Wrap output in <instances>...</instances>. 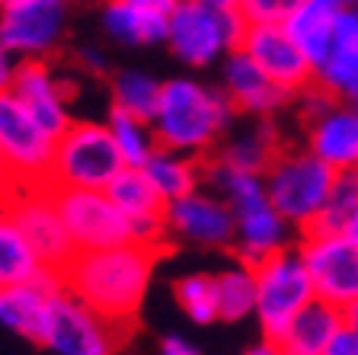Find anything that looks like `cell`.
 <instances>
[{"label":"cell","mask_w":358,"mask_h":355,"mask_svg":"<svg viewBox=\"0 0 358 355\" xmlns=\"http://www.w3.org/2000/svg\"><path fill=\"white\" fill-rule=\"evenodd\" d=\"M157 256H160L157 246L138 244V240L77 250L74 259L61 269V281L80 301H87L99 317L128 333L150 288Z\"/></svg>","instance_id":"1"},{"label":"cell","mask_w":358,"mask_h":355,"mask_svg":"<svg viewBox=\"0 0 358 355\" xmlns=\"http://www.w3.org/2000/svg\"><path fill=\"white\" fill-rule=\"evenodd\" d=\"M234 109L237 106L224 93V87H208L192 77H173L164 81L160 106L150 125L160 148L201 157L221 141V134H227Z\"/></svg>","instance_id":"2"},{"label":"cell","mask_w":358,"mask_h":355,"mask_svg":"<svg viewBox=\"0 0 358 355\" xmlns=\"http://www.w3.org/2000/svg\"><path fill=\"white\" fill-rule=\"evenodd\" d=\"M246 20L240 10L215 7L205 0H179L170 13L166 45L173 58L186 67H211L224 61L243 39Z\"/></svg>","instance_id":"3"},{"label":"cell","mask_w":358,"mask_h":355,"mask_svg":"<svg viewBox=\"0 0 358 355\" xmlns=\"http://www.w3.org/2000/svg\"><path fill=\"white\" fill-rule=\"evenodd\" d=\"M333 176V167L323 163L317 154H310L307 148L278 151L275 160L268 163V170L262 173L268 202L298 230H307L317 221V215L329 199Z\"/></svg>","instance_id":"4"},{"label":"cell","mask_w":358,"mask_h":355,"mask_svg":"<svg viewBox=\"0 0 358 355\" xmlns=\"http://www.w3.org/2000/svg\"><path fill=\"white\" fill-rule=\"evenodd\" d=\"M253 275H256V311H253L256 323H259L262 336L278 346V340L294 320V314L307 301L317 298L310 272H307L298 246H285V250H275L266 259L253 263Z\"/></svg>","instance_id":"5"},{"label":"cell","mask_w":358,"mask_h":355,"mask_svg":"<svg viewBox=\"0 0 358 355\" xmlns=\"http://www.w3.org/2000/svg\"><path fill=\"white\" fill-rule=\"evenodd\" d=\"M122 167H125V157L106 122H71L55 144L48 186L106 189Z\"/></svg>","instance_id":"6"},{"label":"cell","mask_w":358,"mask_h":355,"mask_svg":"<svg viewBox=\"0 0 358 355\" xmlns=\"http://www.w3.org/2000/svg\"><path fill=\"white\" fill-rule=\"evenodd\" d=\"M58 138L36 122L13 90H0V151L7 163V179L16 189L48 186Z\"/></svg>","instance_id":"7"},{"label":"cell","mask_w":358,"mask_h":355,"mask_svg":"<svg viewBox=\"0 0 358 355\" xmlns=\"http://www.w3.org/2000/svg\"><path fill=\"white\" fill-rule=\"evenodd\" d=\"M125 333L99 317L87 301L64 288L61 281L48 298V314L38 336V346L55 355H109L122 346Z\"/></svg>","instance_id":"8"},{"label":"cell","mask_w":358,"mask_h":355,"mask_svg":"<svg viewBox=\"0 0 358 355\" xmlns=\"http://www.w3.org/2000/svg\"><path fill=\"white\" fill-rule=\"evenodd\" d=\"M298 253L317 298L345 307L358 298V240L345 230H301Z\"/></svg>","instance_id":"9"},{"label":"cell","mask_w":358,"mask_h":355,"mask_svg":"<svg viewBox=\"0 0 358 355\" xmlns=\"http://www.w3.org/2000/svg\"><path fill=\"white\" fill-rule=\"evenodd\" d=\"M55 205L74 237L77 250H96L131 240V221L106 189H74V186H52Z\"/></svg>","instance_id":"10"},{"label":"cell","mask_w":358,"mask_h":355,"mask_svg":"<svg viewBox=\"0 0 358 355\" xmlns=\"http://www.w3.org/2000/svg\"><path fill=\"white\" fill-rule=\"evenodd\" d=\"M67 0H13L0 7V45L16 61L48 58L64 39Z\"/></svg>","instance_id":"11"},{"label":"cell","mask_w":358,"mask_h":355,"mask_svg":"<svg viewBox=\"0 0 358 355\" xmlns=\"http://www.w3.org/2000/svg\"><path fill=\"white\" fill-rule=\"evenodd\" d=\"M10 218L22 228V234L29 237V244L36 246L38 259L52 272L61 269L74 259L77 244L71 230H67L64 218H61L58 205H55L52 186H29V189H16Z\"/></svg>","instance_id":"12"},{"label":"cell","mask_w":358,"mask_h":355,"mask_svg":"<svg viewBox=\"0 0 358 355\" xmlns=\"http://www.w3.org/2000/svg\"><path fill=\"white\" fill-rule=\"evenodd\" d=\"M243 48L256 64L266 71L278 87H285L291 97H298L304 87L313 83V64L307 61V55L298 48V42L291 39V32L285 29V22H246Z\"/></svg>","instance_id":"13"},{"label":"cell","mask_w":358,"mask_h":355,"mask_svg":"<svg viewBox=\"0 0 358 355\" xmlns=\"http://www.w3.org/2000/svg\"><path fill=\"white\" fill-rule=\"evenodd\" d=\"M166 228L173 237L199 246H234L237 218L215 189H192L176 202H166Z\"/></svg>","instance_id":"14"},{"label":"cell","mask_w":358,"mask_h":355,"mask_svg":"<svg viewBox=\"0 0 358 355\" xmlns=\"http://www.w3.org/2000/svg\"><path fill=\"white\" fill-rule=\"evenodd\" d=\"M221 87L240 112H246V116H253V118H268L272 112H278L291 99L288 90L278 87L240 45L234 52L224 55Z\"/></svg>","instance_id":"15"},{"label":"cell","mask_w":358,"mask_h":355,"mask_svg":"<svg viewBox=\"0 0 358 355\" xmlns=\"http://www.w3.org/2000/svg\"><path fill=\"white\" fill-rule=\"evenodd\" d=\"M10 90L26 103V109L36 116L38 125L48 134H55V138L74 122V118H71V103H67L64 81H58V77L52 74V67L45 64V58L20 61Z\"/></svg>","instance_id":"16"},{"label":"cell","mask_w":358,"mask_h":355,"mask_svg":"<svg viewBox=\"0 0 358 355\" xmlns=\"http://www.w3.org/2000/svg\"><path fill=\"white\" fill-rule=\"evenodd\" d=\"M304 148L333 170L358 167V106L336 99L333 106L307 118Z\"/></svg>","instance_id":"17"},{"label":"cell","mask_w":358,"mask_h":355,"mask_svg":"<svg viewBox=\"0 0 358 355\" xmlns=\"http://www.w3.org/2000/svg\"><path fill=\"white\" fill-rule=\"evenodd\" d=\"M61 285V272H45L42 279L0 285V326L38 346L48 314V298Z\"/></svg>","instance_id":"18"},{"label":"cell","mask_w":358,"mask_h":355,"mask_svg":"<svg viewBox=\"0 0 358 355\" xmlns=\"http://www.w3.org/2000/svg\"><path fill=\"white\" fill-rule=\"evenodd\" d=\"M234 218H237L234 250L250 266L266 259L268 253L291 246V230H298L272 202H262V205H253L246 211H237Z\"/></svg>","instance_id":"19"},{"label":"cell","mask_w":358,"mask_h":355,"mask_svg":"<svg viewBox=\"0 0 358 355\" xmlns=\"http://www.w3.org/2000/svg\"><path fill=\"white\" fill-rule=\"evenodd\" d=\"M343 326V307L329 304L323 298H313L294 314L288 330L278 340L282 355H327L333 336Z\"/></svg>","instance_id":"20"},{"label":"cell","mask_w":358,"mask_h":355,"mask_svg":"<svg viewBox=\"0 0 358 355\" xmlns=\"http://www.w3.org/2000/svg\"><path fill=\"white\" fill-rule=\"evenodd\" d=\"M349 7V0H304L294 13L285 20V29L298 42V48L307 55L313 71L329 58L333 52V32L339 13Z\"/></svg>","instance_id":"21"},{"label":"cell","mask_w":358,"mask_h":355,"mask_svg":"<svg viewBox=\"0 0 358 355\" xmlns=\"http://www.w3.org/2000/svg\"><path fill=\"white\" fill-rule=\"evenodd\" d=\"M170 16L134 4V0H109L103 7V29L122 45H154L166 42Z\"/></svg>","instance_id":"22"},{"label":"cell","mask_w":358,"mask_h":355,"mask_svg":"<svg viewBox=\"0 0 358 355\" xmlns=\"http://www.w3.org/2000/svg\"><path fill=\"white\" fill-rule=\"evenodd\" d=\"M144 173L154 183L164 202H176L199 189L205 183V163L195 154H182L173 148H157L154 154L144 160Z\"/></svg>","instance_id":"23"},{"label":"cell","mask_w":358,"mask_h":355,"mask_svg":"<svg viewBox=\"0 0 358 355\" xmlns=\"http://www.w3.org/2000/svg\"><path fill=\"white\" fill-rule=\"evenodd\" d=\"M115 205L128 215V221H141V218H164L166 215V202L160 199V193L154 189V183L148 179L144 167H122L115 176L106 186Z\"/></svg>","instance_id":"24"},{"label":"cell","mask_w":358,"mask_h":355,"mask_svg":"<svg viewBox=\"0 0 358 355\" xmlns=\"http://www.w3.org/2000/svg\"><path fill=\"white\" fill-rule=\"evenodd\" d=\"M52 269L38 259L36 246L13 218H0V285H13V281H32L42 279Z\"/></svg>","instance_id":"25"},{"label":"cell","mask_w":358,"mask_h":355,"mask_svg":"<svg viewBox=\"0 0 358 355\" xmlns=\"http://www.w3.org/2000/svg\"><path fill=\"white\" fill-rule=\"evenodd\" d=\"M278 151H282V144L275 138V128L268 122H259L256 128H246L243 134L227 141L221 148V154H217V160H224L227 167H237V170L266 173Z\"/></svg>","instance_id":"26"},{"label":"cell","mask_w":358,"mask_h":355,"mask_svg":"<svg viewBox=\"0 0 358 355\" xmlns=\"http://www.w3.org/2000/svg\"><path fill=\"white\" fill-rule=\"evenodd\" d=\"M217 285V320L224 323H240V320L253 317L256 311V275L253 266L240 259L237 266L224 269L215 275Z\"/></svg>","instance_id":"27"},{"label":"cell","mask_w":358,"mask_h":355,"mask_svg":"<svg viewBox=\"0 0 358 355\" xmlns=\"http://www.w3.org/2000/svg\"><path fill=\"white\" fill-rule=\"evenodd\" d=\"M106 125H109L112 138H115V144H119L128 167H144V160L160 148V144H157V134H154V125H150L148 118L134 116V112H125V109H119V106H112L109 116H106Z\"/></svg>","instance_id":"28"},{"label":"cell","mask_w":358,"mask_h":355,"mask_svg":"<svg viewBox=\"0 0 358 355\" xmlns=\"http://www.w3.org/2000/svg\"><path fill=\"white\" fill-rule=\"evenodd\" d=\"M160 93H164V81H157L148 71H119L112 77V106L134 112L148 122L160 106Z\"/></svg>","instance_id":"29"},{"label":"cell","mask_w":358,"mask_h":355,"mask_svg":"<svg viewBox=\"0 0 358 355\" xmlns=\"http://www.w3.org/2000/svg\"><path fill=\"white\" fill-rule=\"evenodd\" d=\"M173 295H176L179 311L186 314L192 323L208 326L217 320V285L215 275L208 272H192L182 275V279L173 285Z\"/></svg>","instance_id":"30"},{"label":"cell","mask_w":358,"mask_h":355,"mask_svg":"<svg viewBox=\"0 0 358 355\" xmlns=\"http://www.w3.org/2000/svg\"><path fill=\"white\" fill-rule=\"evenodd\" d=\"M355 205H358V167L336 170L327 205H323V211L307 230H345V221L355 211Z\"/></svg>","instance_id":"31"},{"label":"cell","mask_w":358,"mask_h":355,"mask_svg":"<svg viewBox=\"0 0 358 355\" xmlns=\"http://www.w3.org/2000/svg\"><path fill=\"white\" fill-rule=\"evenodd\" d=\"M313 81L320 83L323 90H329L339 103H349V106H358V71L349 64H343L339 58L329 55L320 67H317V74Z\"/></svg>","instance_id":"32"},{"label":"cell","mask_w":358,"mask_h":355,"mask_svg":"<svg viewBox=\"0 0 358 355\" xmlns=\"http://www.w3.org/2000/svg\"><path fill=\"white\" fill-rule=\"evenodd\" d=\"M329 55L358 71V4H349L339 13L336 32H333V52Z\"/></svg>","instance_id":"33"},{"label":"cell","mask_w":358,"mask_h":355,"mask_svg":"<svg viewBox=\"0 0 358 355\" xmlns=\"http://www.w3.org/2000/svg\"><path fill=\"white\" fill-rule=\"evenodd\" d=\"M304 0H243L240 13L246 22H285Z\"/></svg>","instance_id":"34"},{"label":"cell","mask_w":358,"mask_h":355,"mask_svg":"<svg viewBox=\"0 0 358 355\" xmlns=\"http://www.w3.org/2000/svg\"><path fill=\"white\" fill-rule=\"evenodd\" d=\"M327 355H358V333L343 323L339 326V333L333 336V342H329Z\"/></svg>","instance_id":"35"},{"label":"cell","mask_w":358,"mask_h":355,"mask_svg":"<svg viewBox=\"0 0 358 355\" xmlns=\"http://www.w3.org/2000/svg\"><path fill=\"white\" fill-rule=\"evenodd\" d=\"M160 352L164 355H199V346L179 333H166L164 340H160Z\"/></svg>","instance_id":"36"},{"label":"cell","mask_w":358,"mask_h":355,"mask_svg":"<svg viewBox=\"0 0 358 355\" xmlns=\"http://www.w3.org/2000/svg\"><path fill=\"white\" fill-rule=\"evenodd\" d=\"M16 64L20 61L13 58V55L0 45V90H10V83H13V74H16Z\"/></svg>","instance_id":"37"},{"label":"cell","mask_w":358,"mask_h":355,"mask_svg":"<svg viewBox=\"0 0 358 355\" xmlns=\"http://www.w3.org/2000/svg\"><path fill=\"white\" fill-rule=\"evenodd\" d=\"M13 199H16V186L10 179L0 176V218L10 215V208H13Z\"/></svg>","instance_id":"38"},{"label":"cell","mask_w":358,"mask_h":355,"mask_svg":"<svg viewBox=\"0 0 358 355\" xmlns=\"http://www.w3.org/2000/svg\"><path fill=\"white\" fill-rule=\"evenodd\" d=\"M80 64L90 67L93 74H103V71H106V58H103V52H96V48H83V52H80Z\"/></svg>","instance_id":"39"},{"label":"cell","mask_w":358,"mask_h":355,"mask_svg":"<svg viewBox=\"0 0 358 355\" xmlns=\"http://www.w3.org/2000/svg\"><path fill=\"white\" fill-rule=\"evenodd\" d=\"M343 323L349 326V330H355V333H358V298H355V301H349V304L343 307Z\"/></svg>","instance_id":"40"},{"label":"cell","mask_w":358,"mask_h":355,"mask_svg":"<svg viewBox=\"0 0 358 355\" xmlns=\"http://www.w3.org/2000/svg\"><path fill=\"white\" fill-rule=\"evenodd\" d=\"M345 234L355 237V240H358V205H355V211L349 215V221H345Z\"/></svg>","instance_id":"41"},{"label":"cell","mask_w":358,"mask_h":355,"mask_svg":"<svg viewBox=\"0 0 358 355\" xmlns=\"http://www.w3.org/2000/svg\"><path fill=\"white\" fill-rule=\"evenodd\" d=\"M205 4H215V7H227V10H240L243 0H205Z\"/></svg>","instance_id":"42"},{"label":"cell","mask_w":358,"mask_h":355,"mask_svg":"<svg viewBox=\"0 0 358 355\" xmlns=\"http://www.w3.org/2000/svg\"><path fill=\"white\" fill-rule=\"evenodd\" d=\"M0 176L7 179V163H3V151H0Z\"/></svg>","instance_id":"43"},{"label":"cell","mask_w":358,"mask_h":355,"mask_svg":"<svg viewBox=\"0 0 358 355\" xmlns=\"http://www.w3.org/2000/svg\"><path fill=\"white\" fill-rule=\"evenodd\" d=\"M7 4H13V0H0V7H7Z\"/></svg>","instance_id":"44"},{"label":"cell","mask_w":358,"mask_h":355,"mask_svg":"<svg viewBox=\"0 0 358 355\" xmlns=\"http://www.w3.org/2000/svg\"><path fill=\"white\" fill-rule=\"evenodd\" d=\"M349 4H358V0H349Z\"/></svg>","instance_id":"45"}]
</instances>
